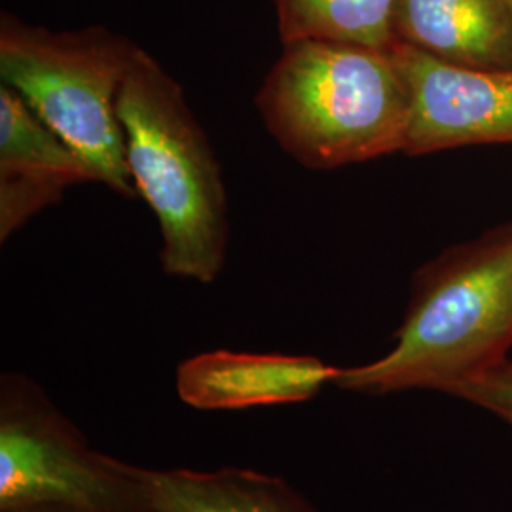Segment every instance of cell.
Masks as SVG:
<instances>
[{"label": "cell", "instance_id": "5bb4252c", "mask_svg": "<svg viewBox=\"0 0 512 512\" xmlns=\"http://www.w3.org/2000/svg\"><path fill=\"white\" fill-rule=\"evenodd\" d=\"M507 2H509V4H511V8H512V0H507Z\"/></svg>", "mask_w": 512, "mask_h": 512}, {"label": "cell", "instance_id": "277c9868", "mask_svg": "<svg viewBox=\"0 0 512 512\" xmlns=\"http://www.w3.org/2000/svg\"><path fill=\"white\" fill-rule=\"evenodd\" d=\"M139 46L105 27L50 31L0 18V76L73 148L93 181L133 196L118 93Z\"/></svg>", "mask_w": 512, "mask_h": 512}, {"label": "cell", "instance_id": "7a4b0ae2", "mask_svg": "<svg viewBox=\"0 0 512 512\" xmlns=\"http://www.w3.org/2000/svg\"><path fill=\"white\" fill-rule=\"evenodd\" d=\"M256 107L294 160L332 169L403 152L410 99L391 50L298 40L283 44Z\"/></svg>", "mask_w": 512, "mask_h": 512}, {"label": "cell", "instance_id": "52a82bcc", "mask_svg": "<svg viewBox=\"0 0 512 512\" xmlns=\"http://www.w3.org/2000/svg\"><path fill=\"white\" fill-rule=\"evenodd\" d=\"M93 181L86 162L10 86L0 88V238H10L71 184Z\"/></svg>", "mask_w": 512, "mask_h": 512}, {"label": "cell", "instance_id": "30bf717a", "mask_svg": "<svg viewBox=\"0 0 512 512\" xmlns=\"http://www.w3.org/2000/svg\"><path fill=\"white\" fill-rule=\"evenodd\" d=\"M147 475L154 512H315L285 480L251 469H148Z\"/></svg>", "mask_w": 512, "mask_h": 512}, {"label": "cell", "instance_id": "5b68a950", "mask_svg": "<svg viewBox=\"0 0 512 512\" xmlns=\"http://www.w3.org/2000/svg\"><path fill=\"white\" fill-rule=\"evenodd\" d=\"M148 469L93 450L33 380H0V511L71 503L154 512Z\"/></svg>", "mask_w": 512, "mask_h": 512}, {"label": "cell", "instance_id": "3957f363", "mask_svg": "<svg viewBox=\"0 0 512 512\" xmlns=\"http://www.w3.org/2000/svg\"><path fill=\"white\" fill-rule=\"evenodd\" d=\"M126 162L162 232L169 275L211 283L226 255V192L219 162L181 86L137 48L118 93Z\"/></svg>", "mask_w": 512, "mask_h": 512}, {"label": "cell", "instance_id": "ba28073f", "mask_svg": "<svg viewBox=\"0 0 512 512\" xmlns=\"http://www.w3.org/2000/svg\"><path fill=\"white\" fill-rule=\"evenodd\" d=\"M340 368L310 355L209 351L177 368V393L200 410H243L253 406L304 403Z\"/></svg>", "mask_w": 512, "mask_h": 512}, {"label": "cell", "instance_id": "8992f818", "mask_svg": "<svg viewBox=\"0 0 512 512\" xmlns=\"http://www.w3.org/2000/svg\"><path fill=\"white\" fill-rule=\"evenodd\" d=\"M389 50L410 99L403 152L512 143V71L461 67L401 40Z\"/></svg>", "mask_w": 512, "mask_h": 512}, {"label": "cell", "instance_id": "4fadbf2b", "mask_svg": "<svg viewBox=\"0 0 512 512\" xmlns=\"http://www.w3.org/2000/svg\"><path fill=\"white\" fill-rule=\"evenodd\" d=\"M0 512H114L105 511V509H95V507H84V505H71V503H37V505H27V507H18V509H8Z\"/></svg>", "mask_w": 512, "mask_h": 512}, {"label": "cell", "instance_id": "6da1fadb", "mask_svg": "<svg viewBox=\"0 0 512 512\" xmlns=\"http://www.w3.org/2000/svg\"><path fill=\"white\" fill-rule=\"evenodd\" d=\"M511 349L512 226H505L427 264L395 346L376 361L340 368L334 385L363 395H448L507 363Z\"/></svg>", "mask_w": 512, "mask_h": 512}, {"label": "cell", "instance_id": "7c38bea8", "mask_svg": "<svg viewBox=\"0 0 512 512\" xmlns=\"http://www.w3.org/2000/svg\"><path fill=\"white\" fill-rule=\"evenodd\" d=\"M448 395L486 410L512 427V361L456 385Z\"/></svg>", "mask_w": 512, "mask_h": 512}, {"label": "cell", "instance_id": "8fae6325", "mask_svg": "<svg viewBox=\"0 0 512 512\" xmlns=\"http://www.w3.org/2000/svg\"><path fill=\"white\" fill-rule=\"evenodd\" d=\"M281 44L332 40L389 50L397 0H274Z\"/></svg>", "mask_w": 512, "mask_h": 512}, {"label": "cell", "instance_id": "9c48e42d", "mask_svg": "<svg viewBox=\"0 0 512 512\" xmlns=\"http://www.w3.org/2000/svg\"><path fill=\"white\" fill-rule=\"evenodd\" d=\"M395 35L454 65L512 71L507 0H397Z\"/></svg>", "mask_w": 512, "mask_h": 512}]
</instances>
